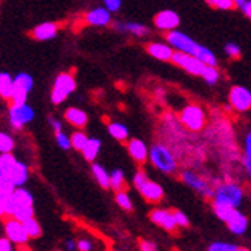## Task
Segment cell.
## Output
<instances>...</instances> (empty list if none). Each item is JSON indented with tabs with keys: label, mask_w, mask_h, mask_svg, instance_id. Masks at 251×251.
<instances>
[{
	"label": "cell",
	"mask_w": 251,
	"mask_h": 251,
	"mask_svg": "<svg viewBox=\"0 0 251 251\" xmlns=\"http://www.w3.org/2000/svg\"><path fill=\"white\" fill-rule=\"evenodd\" d=\"M50 124H51V126H52V129L56 131H62V125H60V122L57 121V119H54V117H50Z\"/></svg>",
	"instance_id": "50"
},
{
	"label": "cell",
	"mask_w": 251,
	"mask_h": 251,
	"mask_svg": "<svg viewBox=\"0 0 251 251\" xmlns=\"http://www.w3.org/2000/svg\"><path fill=\"white\" fill-rule=\"evenodd\" d=\"M171 62L193 75H201L205 68V63L196 54H188L182 51H174Z\"/></svg>",
	"instance_id": "5"
},
{
	"label": "cell",
	"mask_w": 251,
	"mask_h": 251,
	"mask_svg": "<svg viewBox=\"0 0 251 251\" xmlns=\"http://www.w3.org/2000/svg\"><path fill=\"white\" fill-rule=\"evenodd\" d=\"M111 188L114 191H121L125 188V174L121 168H117L111 173Z\"/></svg>",
	"instance_id": "32"
},
{
	"label": "cell",
	"mask_w": 251,
	"mask_h": 251,
	"mask_svg": "<svg viewBox=\"0 0 251 251\" xmlns=\"http://www.w3.org/2000/svg\"><path fill=\"white\" fill-rule=\"evenodd\" d=\"M205 65H211V67H217V57L214 56V52L206 48V47H199L198 54H196Z\"/></svg>",
	"instance_id": "29"
},
{
	"label": "cell",
	"mask_w": 251,
	"mask_h": 251,
	"mask_svg": "<svg viewBox=\"0 0 251 251\" xmlns=\"http://www.w3.org/2000/svg\"><path fill=\"white\" fill-rule=\"evenodd\" d=\"M234 2V6H237V8H241L242 9V6L247 3V0H233Z\"/></svg>",
	"instance_id": "54"
},
{
	"label": "cell",
	"mask_w": 251,
	"mask_h": 251,
	"mask_svg": "<svg viewBox=\"0 0 251 251\" xmlns=\"http://www.w3.org/2000/svg\"><path fill=\"white\" fill-rule=\"evenodd\" d=\"M13 196L16 198L19 206H20V205H32V203H34V198H32V194H31L28 190L22 188V187H17V188L14 190Z\"/></svg>",
	"instance_id": "28"
},
{
	"label": "cell",
	"mask_w": 251,
	"mask_h": 251,
	"mask_svg": "<svg viewBox=\"0 0 251 251\" xmlns=\"http://www.w3.org/2000/svg\"><path fill=\"white\" fill-rule=\"evenodd\" d=\"M150 160L157 170L163 173H174L177 168L176 157L171 150L162 144H156L150 148Z\"/></svg>",
	"instance_id": "2"
},
{
	"label": "cell",
	"mask_w": 251,
	"mask_h": 251,
	"mask_svg": "<svg viewBox=\"0 0 251 251\" xmlns=\"http://www.w3.org/2000/svg\"><path fill=\"white\" fill-rule=\"evenodd\" d=\"M147 180H148L147 173H145V171H137V173L134 174L133 183H134V187H136V188H139V187H142V185H144Z\"/></svg>",
	"instance_id": "43"
},
{
	"label": "cell",
	"mask_w": 251,
	"mask_h": 251,
	"mask_svg": "<svg viewBox=\"0 0 251 251\" xmlns=\"http://www.w3.org/2000/svg\"><path fill=\"white\" fill-rule=\"evenodd\" d=\"M140 250H144V251H154V250H157V247H156L154 242L140 241Z\"/></svg>",
	"instance_id": "48"
},
{
	"label": "cell",
	"mask_w": 251,
	"mask_h": 251,
	"mask_svg": "<svg viewBox=\"0 0 251 251\" xmlns=\"http://www.w3.org/2000/svg\"><path fill=\"white\" fill-rule=\"evenodd\" d=\"M93 174L102 188H111V173H108L99 163H93Z\"/></svg>",
	"instance_id": "23"
},
{
	"label": "cell",
	"mask_w": 251,
	"mask_h": 251,
	"mask_svg": "<svg viewBox=\"0 0 251 251\" xmlns=\"http://www.w3.org/2000/svg\"><path fill=\"white\" fill-rule=\"evenodd\" d=\"M245 156L251 159V133H248L245 137Z\"/></svg>",
	"instance_id": "49"
},
{
	"label": "cell",
	"mask_w": 251,
	"mask_h": 251,
	"mask_svg": "<svg viewBox=\"0 0 251 251\" xmlns=\"http://www.w3.org/2000/svg\"><path fill=\"white\" fill-rule=\"evenodd\" d=\"M182 180L188 185V187H191L193 190H196L198 193H201L202 196H205V198L208 199H213L214 198V193L216 190H213V187H210V183L203 180L202 177H199L198 174L193 173V171H183L180 174Z\"/></svg>",
	"instance_id": "10"
},
{
	"label": "cell",
	"mask_w": 251,
	"mask_h": 251,
	"mask_svg": "<svg viewBox=\"0 0 251 251\" xmlns=\"http://www.w3.org/2000/svg\"><path fill=\"white\" fill-rule=\"evenodd\" d=\"M202 77L206 83H210V85H214L219 82V70H217V67H211V65H205V68L202 71Z\"/></svg>",
	"instance_id": "31"
},
{
	"label": "cell",
	"mask_w": 251,
	"mask_h": 251,
	"mask_svg": "<svg viewBox=\"0 0 251 251\" xmlns=\"http://www.w3.org/2000/svg\"><path fill=\"white\" fill-rule=\"evenodd\" d=\"M56 142H57V145L62 148V150H70L73 147L71 144V137H68L65 133H62V131H57L56 133Z\"/></svg>",
	"instance_id": "39"
},
{
	"label": "cell",
	"mask_w": 251,
	"mask_h": 251,
	"mask_svg": "<svg viewBox=\"0 0 251 251\" xmlns=\"http://www.w3.org/2000/svg\"><path fill=\"white\" fill-rule=\"evenodd\" d=\"M67 250H70V251L77 250V242H74V241H67Z\"/></svg>",
	"instance_id": "53"
},
{
	"label": "cell",
	"mask_w": 251,
	"mask_h": 251,
	"mask_svg": "<svg viewBox=\"0 0 251 251\" xmlns=\"http://www.w3.org/2000/svg\"><path fill=\"white\" fill-rule=\"evenodd\" d=\"M225 51H226V54L231 59H239V57H241V48H239V45H236V43H233V42L226 43Z\"/></svg>",
	"instance_id": "41"
},
{
	"label": "cell",
	"mask_w": 251,
	"mask_h": 251,
	"mask_svg": "<svg viewBox=\"0 0 251 251\" xmlns=\"http://www.w3.org/2000/svg\"><path fill=\"white\" fill-rule=\"evenodd\" d=\"M150 219L157 226H160L162 230H165L168 233H173L177 230L176 217H174V213L170 210H152L150 214Z\"/></svg>",
	"instance_id": "12"
},
{
	"label": "cell",
	"mask_w": 251,
	"mask_h": 251,
	"mask_svg": "<svg viewBox=\"0 0 251 251\" xmlns=\"http://www.w3.org/2000/svg\"><path fill=\"white\" fill-rule=\"evenodd\" d=\"M8 176L13 179V182L17 185V187H24V183L28 180V176H29V170L26 167V163L17 160L14 163V167L9 170Z\"/></svg>",
	"instance_id": "21"
},
{
	"label": "cell",
	"mask_w": 251,
	"mask_h": 251,
	"mask_svg": "<svg viewBox=\"0 0 251 251\" xmlns=\"http://www.w3.org/2000/svg\"><path fill=\"white\" fill-rule=\"evenodd\" d=\"M13 241L8 237H2L0 239V251H11L13 250Z\"/></svg>",
	"instance_id": "46"
},
{
	"label": "cell",
	"mask_w": 251,
	"mask_h": 251,
	"mask_svg": "<svg viewBox=\"0 0 251 251\" xmlns=\"http://www.w3.org/2000/svg\"><path fill=\"white\" fill-rule=\"evenodd\" d=\"M5 236L17 245H25L31 239L28 231L25 230L24 222L17 221L16 217H11L5 224Z\"/></svg>",
	"instance_id": "9"
},
{
	"label": "cell",
	"mask_w": 251,
	"mask_h": 251,
	"mask_svg": "<svg viewBox=\"0 0 251 251\" xmlns=\"http://www.w3.org/2000/svg\"><path fill=\"white\" fill-rule=\"evenodd\" d=\"M100 147H102V142L99 139H88V142H86L85 148L82 150V154L83 157L88 160V162H94L97 154H99L100 151Z\"/></svg>",
	"instance_id": "25"
},
{
	"label": "cell",
	"mask_w": 251,
	"mask_h": 251,
	"mask_svg": "<svg viewBox=\"0 0 251 251\" xmlns=\"http://www.w3.org/2000/svg\"><path fill=\"white\" fill-rule=\"evenodd\" d=\"M88 139H90V137L86 136L85 133H82V131H77V133H74V134L71 136L73 148L82 151V150L85 148V145H86V142H88Z\"/></svg>",
	"instance_id": "36"
},
{
	"label": "cell",
	"mask_w": 251,
	"mask_h": 251,
	"mask_svg": "<svg viewBox=\"0 0 251 251\" xmlns=\"http://www.w3.org/2000/svg\"><path fill=\"white\" fill-rule=\"evenodd\" d=\"M137 190L142 194V198H144L145 201H148V202H152V203L160 202L162 198H163V188L157 182H152L150 179L144 185H142V187H139Z\"/></svg>",
	"instance_id": "14"
},
{
	"label": "cell",
	"mask_w": 251,
	"mask_h": 251,
	"mask_svg": "<svg viewBox=\"0 0 251 251\" xmlns=\"http://www.w3.org/2000/svg\"><path fill=\"white\" fill-rule=\"evenodd\" d=\"M14 150V139L6 133H0V152H11Z\"/></svg>",
	"instance_id": "37"
},
{
	"label": "cell",
	"mask_w": 251,
	"mask_h": 251,
	"mask_svg": "<svg viewBox=\"0 0 251 251\" xmlns=\"http://www.w3.org/2000/svg\"><path fill=\"white\" fill-rule=\"evenodd\" d=\"M226 225H228V228H230L231 233L241 236V234H244L247 231V228H248V219H247L245 214H242L241 211L236 208L233 211V214L228 217Z\"/></svg>",
	"instance_id": "18"
},
{
	"label": "cell",
	"mask_w": 251,
	"mask_h": 251,
	"mask_svg": "<svg viewBox=\"0 0 251 251\" xmlns=\"http://www.w3.org/2000/svg\"><path fill=\"white\" fill-rule=\"evenodd\" d=\"M208 5H211L213 8L217 9H231L234 8V2L233 0H206Z\"/></svg>",
	"instance_id": "40"
},
{
	"label": "cell",
	"mask_w": 251,
	"mask_h": 251,
	"mask_svg": "<svg viewBox=\"0 0 251 251\" xmlns=\"http://www.w3.org/2000/svg\"><path fill=\"white\" fill-rule=\"evenodd\" d=\"M230 103L239 113H245L251 110V93L245 88V86H233L230 90Z\"/></svg>",
	"instance_id": "11"
},
{
	"label": "cell",
	"mask_w": 251,
	"mask_h": 251,
	"mask_svg": "<svg viewBox=\"0 0 251 251\" xmlns=\"http://www.w3.org/2000/svg\"><path fill=\"white\" fill-rule=\"evenodd\" d=\"M108 133H110L117 140H126L128 139V128L124 124L111 122L108 125Z\"/></svg>",
	"instance_id": "26"
},
{
	"label": "cell",
	"mask_w": 251,
	"mask_h": 251,
	"mask_svg": "<svg viewBox=\"0 0 251 251\" xmlns=\"http://www.w3.org/2000/svg\"><path fill=\"white\" fill-rule=\"evenodd\" d=\"M59 31V25L54 24V22H45V24L37 25L34 29H32V37L36 40H51L57 36Z\"/></svg>",
	"instance_id": "19"
},
{
	"label": "cell",
	"mask_w": 251,
	"mask_h": 251,
	"mask_svg": "<svg viewBox=\"0 0 251 251\" xmlns=\"http://www.w3.org/2000/svg\"><path fill=\"white\" fill-rule=\"evenodd\" d=\"M179 24H180V17L176 11H173V9H163L160 13H157L154 17L156 28H159L162 31L177 29Z\"/></svg>",
	"instance_id": "13"
},
{
	"label": "cell",
	"mask_w": 251,
	"mask_h": 251,
	"mask_svg": "<svg viewBox=\"0 0 251 251\" xmlns=\"http://www.w3.org/2000/svg\"><path fill=\"white\" fill-rule=\"evenodd\" d=\"M174 213V217H176V222H177V226H182V228H187L188 225H190V222H188V217L185 216L182 211H179V210H176V211H173Z\"/></svg>",
	"instance_id": "42"
},
{
	"label": "cell",
	"mask_w": 251,
	"mask_h": 251,
	"mask_svg": "<svg viewBox=\"0 0 251 251\" xmlns=\"http://www.w3.org/2000/svg\"><path fill=\"white\" fill-rule=\"evenodd\" d=\"M86 24L93 26H106L111 22V11L108 8H94L85 16Z\"/></svg>",
	"instance_id": "15"
},
{
	"label": "cell",
	"mask_w": 251,
	"mask_h": 251,
	"mask_svg": "<svg viewBox=\"0 0 251 251\" xmlns=\"http://www.w3.org/2000/svg\"><path fill=\"white\" fill-rule=\"evenodd\" d=\"M32 86H34V80H32L29 74L26 73L17 74L14 77V91H13V97H11L13 103H25Z\"/></svg>",
	"instance_id": "8"
},
{
	"label": "cell",
	"mask_w": 251,
	"mask_h": 251,
	"mask_svg": "<svg viewBox=\"0 0 251 251\" xmlns=\"http://www.w3.org/2000/svg\"><path fill=\"white\" fill-rule=\"evenodd\" d=\"M242 201H244L242 188L236 183L226 182L222 183L221 187H217L213 198V205H228L233 206V208H239Z\"/></svg>",
	"instance_id": "1"
},
{
	"label": "cell",
	"mask_w": 251,
	"mask_h": 251,
	"mask_svg": "<svg viewBox=\"0 0 251 251\" xmlns=\"http://www.w3.org/2000/svg\"><path fill=\"white\" fill-rule=\"evenodd\" d=\"M114 28L117 31L129 32V34L137 36V37H144V36H148L150 34L148 26L142 25V24H136V22H116Z\"/></svg>",
	"instance_id": "20"
},
{
	"label": "cell",
	"mask_w": 251,
	"mask_h": 251,
	"mask_svg": "<svg viewBox=\"0 0 251 251\" xmlns=\"http://www.w3.org/2000/svg\"><path fill=\"white\" fill-rule=\"evenodd\" d=\"M167 40L170 45L176 50V51H182V52H188V54H198L199 50V43L194 39H191L190 36H187L185 32L177 31V29H171L167 34Z\"/></svg>",
	"instance_id": "6"
},
{
	"label": "cell",
	"mask_w": 251,
	"mask_h": 251,
	"mask_svg": "<svg viewBox=\"0 0 251 251\" xmlns=\"http://www.w3.org/2000/svg\"><path fill=\"white\" fill-rule=\"evenodd\" d=\"M242 11L248 19H251V0H247V3L242 6Z\"/></svg>",
	"instance_id": "51"
},
{
	"label": "cell",
	"mask_w": 251,
	"mask_h": 251,
	"mask_svg": "<svg viewBox=\"0 0 251 251\" xmlns=\"http://www.w3.org/2000/svg\"><path fill=\"white\" fill-rule=\"evenodd\" d=\"M75 90V80L71 74L68 73H62L57 75L56 82L52 85V91H51V102L54 105H59L63 100H67V97L73 94Z\"/></svg>",
	"instance_id": "4"
},
{
	"label": "cell",
	"mask_w": 251,
	"mask_h": 251,
	"mask_svg": "<svg viewBox=\"0 0 251 251\" xmlns=\"http://www.w3.org/2000/svg\"><path fill=\"white\" fill-rule=\"evenodd\" d=\"M179 121L180 124L190 129V131H201L205 126V111L203 108L196 105V103H190L183 108L179 114Z\"/></svg>",
	"instance_id": "3"
},
{
	"label": "cell",
	"mask_w": 251,
	"mask_h": 251,
	"mask_svg": "<svg viewBox=\"0 0 251 251\" xmlns=\"http://www.w3.org/2000/svg\"><path fill=\"white\" fill-rule=\"evenodd\" d=\"M24 225H25V230L28 231L29 237H32V239H34V237H40L42 228H40V224L34 219V217H31V219L25 221Z\"/></svg>",
	"instance_id": "35"
},
{
	"label": "cell",
	"mask_w": 251,
	"mask_h": 251,
	"mask_svg": "<svg viewBox=\"0 0 251 251\" xmlns=\"http://www.w3.org/2000/svg\"><path fill=\"white\" fill-rule=\"evenodd\" d=\"M77 250H80V251H90V250H93V244L90 241H86V239H80V241L77 242Z\"/></svg>",
	"instance_id": "47"
},
{
	"label": "cell",
	"mask_w": 251,
	"mask_h": 251,
	"mask_svg": "<svg viewBox=\"0 0 251 251\" xmlns=\"http://www.w3.org/2000/svg\"><path fill=\"white\" fill-rule=\"evenodd\" d=\"M16 162L17 159L13 156V152H0V174H8Z\"/></svg>",
	"instance_id": "27"
},
{
	"label": "cell",
	"mask_w": 251,
	"mask_h": 251,
	"mask_svg": "<svg viewBox=\"0 0 251 251\" xmlns=\"http://www.w3.org/2000/svg\"><path fill=\"white\" fill-rule=\"evenodd\" d=\"M210 251H239L244 250L242 247H239L236 244H228V242H214L208 248Z\"/></svg>",
	"instance_id": "38"
},
{
	"label": "cell",
	"mask_w": 251,
	"mask_h": 251,
	"mask_svg": "<svg viewBox=\"0 0 251 251\" xmlns=\"http://www.w3.org/2000/svg\"><path fill=\"white\" fill-rule=\"evenodd\" d=\"M116 202L121 208H124L126 211H133V202H131L126 191H124V190L116 191Z\"/></svg>",
	"instance_id": "33"
},
{
	"label": "cell",
	"mask_w": 251,
	"mask_h": 251,
	"mask_svg": "<svg viewBox=\"0 0 251 251\" xmlns=\"http://www.w3.org/2000/svg\"><path fill=\"white\" fill-rule=\"evenodd\" d=\"M11 217H16L17 221L25 222V221L31 219V217H34V208H32V205H20V206H17V210Z\"/></svg>",
	"instance_id": "30"
},
{
	"label": "cell",
	"mask_w": 251,
	"mask_h": 251,
	"mask_svg": "<svg viewBox=\"0 0 251 251\" xmlns=\"http://www.w3.org/2000/svg\"><path fill=\"white\" fill-rule=\"evenodd\" d=\"M244 168H245V171H247V174L251 177V159L250 157H244Z\"/></svg>",
	"instance_id": "52"
},
{
	"label": "cell",
	"mask_w": 251,
	"mask_h": 251,
	"mask_svg": "<svg viewBox=\"0 0 251 251\" xmlns=\"http://www.w3.org/2000/svg\"><path fill=\"white\" fill-rule=\"evenodd\" d=\"M34 119V110L25 103H13L9 108V122L16 129H22L24 125L29 124Z\"/></svg>",
	"instance_id": "7"
},
{
	"label": "cell",
	"mask_w": 251,
	"mask_h": 251,
	"mask_svg": "<svg viewBox=\"0 0 251 251\" xmlns=\"http://www.w3.org/2000/svg\"><path fill=\"white\" fill-rule=\"evenodd\" d=\"M65 119L73 125V126H77V128H83L86 124H88V116L83 110L80 108H68L67 111H65Z\"/></svg>",
	"instance_id": "22"
},
{
	"label": "cell",
	"mask_w": 251,
	"mask_h": 251,
	"mask_svg": "<svg viewBox=\"0 0 251 251\" xmlns=\"http://www.w3.org/2000/svg\"><path fill=\"white\" fill-rule=\"evenodd\" d=\"M8 196L5 193H0V217L6 214V206H8Z\"/></svg>",
	"instance_id": "45"
},
{
	"label": "cell",
	"mask_w": 251,
	"mask_h": 251,
	"mask_svg": "<svg viewBox=\"0 0 251 251\" xmlns=\"http://www.w3.org/2000/svg\"><path fill=\"white\" fill-rule=\"evenodd\" d=\"M147 51L150 56H152L154 59H159V60H171L173 54H174V50L170 43L167 45V43H159V42L148 43Z\"/></svg>",
	"instance_id": "17"
},
{
	"label": "cell",
	"mask_w": 251,
	"mask_h": 251,
	"mask_svg": "<svg viewBox=\"0 0 251 251\" xmlns=\"http://www.w3.org/2000/svg\"><path fill=\"white\" fill-rule=\"evenodd\" d=\"M13 91H14V79L8 73H0V97L11 100Z\"/></svg>",
	"instance_id": "24"
},
{
	"label": "cell",
	"mask_w": 251,
	"mask_h": 251,
	"mask_svg": "<svg viewBox=\"0 0 251 251\" xmlns=\"http://www.w3.org/2000/svg\"><path fill=\"white\" fill-rule=\"evenodd\" d=\"M126 148H128L129 156L133 157L136 162H139V163H144L150 157V150L145 145V142L140 140V139H131L128 142Z\"/></svg>",
	"instance_id": "16"
},
{
	"label": "cell",
	"mask_w": 251,
	"mask_h": 251,
	"mask_svg": "<svg viewBox=\"0 0 251 251\" xmlns=\"http://www.w3.org/2000/svg\"><path fill=\"white\" fill-rule=\"evenodd\" d=\"M105 8H108L111 13H116V11L121 9L122 6V0H103Z\"/></svg>",
	"instance_id": "44"
},
{
	"label": "cell",
	"mask_w": 251,
	"mask_h": 251,
	"mask_svg": "<svg viewBox=\"0 0 251 251\" xmlns=\"http://www.w3.org/2000/svg\"><path fill=\"white\" fill-rule=\"evenodd\" d=\"M16 188H17V185L13 182V179H11L8 174H0V193L13 194Z\"/></svg>",
	"instance_id": "34"
}]
</instances>
